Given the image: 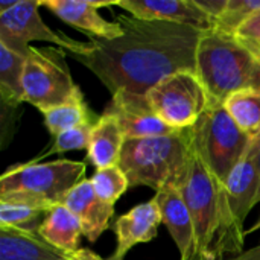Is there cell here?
<instances>
[{
    "instance_id": "9",
    "label": "cell",
    "mask_w": 260,
    "mask_h": 260,
    "mask_svg": "<svg viewBox=\"0 0 260 260\" xmlns=\"http://www.w3.org/2000/svg\"><path fill=\"white\" fill-rule=\"evenodd\" d=\"M154 113L171 128H192L207 110V93L195 72H178L160 81L146 94Z\"/></svg>"
},
{
    "instance_id": "8",
    "label": "cell",
    "mask_w": 260,
    "mask_h": 260,
    "mask_svg": "<svg viewBox=\"0 0 260 260\" xmlns=\"http://www.w3.org/2000/svg\"><path fill=\"white\" fill-rule=\"evenodd\" d=\"M180 192L193 224L195 254L192 260H215L213 245L219 222V183L195 151L187 175L180 184Z\"/></svg>"
},
{
    "instance_id": "5",
    "label": "cell",
    "mask_w": 260,
    "mask_h": 260,
    "mask_svg": "<svg viewBox=\"0 0 260 260\" xmlns=\"http://www.w3.org/2000/svg\"><path fill=\"white\" fill-rule=\"evenodd\" d=\"M260 172L253 140L248 152L233 169L224 184L219 183V222L213 245L215 260L230 253L242 254L245 232L244 224L251 209L259 203Z\"/></svg>"
},
{
    "instance_id": "4",
    "label": "cell",
    "mask_w": 260,
    "mask_h": 260,
    "mask_svg": "<svg viewBox=\"0 0 260 260\" xmlns=\"http://www.w3.org/2000/svg\"><path fill=\"white\" fill-rule=\"evenodd\" d=\"M84 161H29L9 168L0 178V201L24 203L50 210L62 204L66 195L84 181Z\"/></svg>"
},
{
    "instance_id": "13",
    "label": "cell",
    "mask_w": 260,
    "mask_h": 260,
    "mask_svg": "<svg viewBox=\"0 0 260 260\" xmlns=\"http://www.w3.org/2000/svg\"><path fill=\"white\" fill-rule=\"evenodd\" d=\"M40 3L64 23L88 34L91 38L113 40L122 34V26L117 21H108L99 14V8L116 5V2L43 0Z\"/></svg>"
},
{
    "instance_id": "25",
    "label": "cell",
    "mask_w": 260,
    "mask_h": 260,
    "mask_svg": "<svg viewBox=\"0 0 260 260\" xmlns=\"http://www.w3.org/2000/svg\"><path fill=\"white\" fill-rule=\"evenodd\" d=\"M257 9H260V0H229L213 29L233 37L239 26L245 23L248 17Z\"/></svg>"
},
{
    "instance_id": "33",
    "label": "cell",
    "mask_w": 260,
    "mask_h": 260,
    "mask_svg": "<svg viewBox=\"0 0 260 260\" xmlns=\"http://www.w3.org/2000/svg\"><path fill=\"white\" fill-rule=\"evenodd\" d=\"M259 229H260V221L257 222V224H256V225H253V227H251V229H250L247 233H253V232H256V230H259Z\"/></svg>"
},
{
    "instance_id": "21",
    "label": "cell",
    "mask_w": 260,
    "mask_h": 260,
    "mask_svg": "<svg viewBox=\"0 0 260 260\" xmlns=\"http://www.w3.org/2000/svg\"><path fill=\"white\" fill-rule=\"evenodd\" d=\"M235 123L250 137L260 134V90L245 88L232 93L222 104Z\"/></svg>"
},
{
    "instance_id": "10",
    "label": "cell",
    "mask_w": 260,
    "mask_h": 260,
    "mask_svg": "<svg viewBox=\"0 0 260 260\" xmlns=\"http://www.w3.org/2000/svg\"><path fill=\"white\" fill-rule=\"evenodd\" d=\"M40 2L18 0L15 6L0 14V44L9 50L27 56L30 41H47L72 55H85L90 50V41L82 43L69 38L64 34L52 30L41 18Z\"/></svg>"
},
{
    "instance_id": "22",
    "label": "cell",
    "mask_w": 260,
    "mask_h": 260,
    "mask_svg": "<svg viewBox=\"0 0 260 260\" xmlns=\"http://www.w3.org/2000/svg\"><path fill=\"white\" fill-rule=\"evenodd\" d=\"M44 125L47 131L56 137L61 133H66L72 128H76L84 123H96L98 120H93L91 111L84 101V94L73 99L69 104L53 107L43 113Z\"/></svg>"
},
{
    "instance_id": "18",
    "label": "cell",
    "mask_w": 260,
    "mask_h": 260,
    "mask_svg": "<svg viewBox=\"0 0 260 260\" xmlns=\"http://www.w3.org/2000/svg\"><path fill=\"white\" fill-rule=\"evenodd\" d=\"M125 143V134L119 122L104 113L91 133V142L88 146V158L96 169H107L119 166L122 148Z\"/></svg>"
},
{
    "instance_id": "6",
    "label": "cell",
    "mask_w": 260,
    "mask_h": 260,
    "mask_svg": "<svg viewBox=\"0 0 260 260\" xmlns=\"http://www.w3.org/2000/svg\"><path fill=\"white\" fill-rule=\"evenodd\" d=\"M189 129L195 154L221 184L227 181L254 140L235 123L224 105H207Z\"/></svg>"
},
{
    "instance_id": "29",
    "label": "cell",
    "mask_w": 260,
    "mask_h": 260,
    "mask_svg": "<svg viewBox=\"0 0 260 260\" xmlns=\"http://www.w3.org/2000/svg\"><path fill=\"white\" fill-rule=\"evenodd\" d=\"M67 260H104L101 256H98L96 253H93L91 250L87 248H79L76 253L69 254Z\"/></svg>"
},
{
    "instance_id": "27",
    "label": "cell",
    "mask_w": 260,
    "mask_h": 260,
    "mask_svg": "<svg viewBox=\"0 0 260 260\" xmlns=\"http://www.w3.org/2000/svg\"><path fill=\"white\" fill-rule=\"evenodd\" d=\"M233 38L260 61V9L253 12L248 20L239 26Z\"/></svg>"
},
{
    "instance_id": "28",
    "label": "cell",
    "mask_w": 260,
    "mask_h": 260,
    "mask_svg": "<svg viewBox=\"0 0 260 260\" xmlns=\"http://www.w3.org/2000/svg\"><path fill=\"white\" fill-rule=\"evenodd\" d=\"M229 0H193V3L213 21L216 23V20L221 17V14L224 12L225 6H227Z\"/></svg>"
},
{
    "instance_id": "31",
    "label": "cell",
    "mask_w": 260,
    "mask_h": 260,
    "mask_svg": "<svg viewBox=\"0 0 260 260\" xmlns=\"http://www.w3.org/2000/svg\"><path fill=\"white\" fill-rule=\"evenodd\" d=\"M18 0H11V2H6V0H0V14L2 12H6L8 9H11L12 6H15Z\"/></svg>"
},
{
    "instance_id": "11",
    "label": "cell",
    "mask_w": 260,
    "mask_h": 260,
    "mask_svg": "<svg viewBox=\"0 0 260 260\" xmlns=\"http://www.w3.org/2000/svg\"><path fill=\"white\" fill-rule=\"evenodd\" d=\"M104 113L119 122L125 139H146L177 133L154 113L146 96L120 91L111 98Z\"/></svg>"
},
{
    "instance_id": "2",
    "label": "cell",
    "mask_w": 260,
    "mask_h": 260,
    "mask_svg": "<svg viewBox=\"0 0 260 260\" xmlns=\"http://www.w3.org/2000/svg\"><path fill=\"white\" fill-rule=\"evenodd\" d=\"M193 155L190 129L146 139H125L119 166L129 187L146 186L158 192L178 186L187 175Z\"/></svg>"
},
{
    "instance_id": "14",
    "label": "cell",
    "mask_w": 260,
    "mask_h": 260,
    "mask_svg": "<svg viewBox=\"0 0 260 260\" xmlns=\"http://www.w3.org/2000/svg\"><path fill=\"white\" fill-rule=\"evenodd\" d=\"M160 224H163L161 212L154 198L119 216L113 227L117 239L116 250L108 260H123L131 248L152 241Z\"/></svg>"
},
{
    "instance_id": "1",
    "label": "cell",
    "mask_w": 260,
    "mask_h": 260,
    "mask_svg": "<svg viewBox=\"0 0 260 260\" xmlns=\"http://www.w3.org/2000/svg\"><path fill=\"white\" fill-rule=\"evenodd\" d=\"M122 34L113 40L90 38L85 55H73L111 93L146 96L165 78L195 72L203 30L169 21L117 15Z\"/></svg>"
},
{
    "instance_id": "26",
    "label": "cell",
    "mask_w": 260,
    "mask_h": 260,
    "mask_svg": "<svg viewBox=\"0 0 260 260\" xmlns=\"http://www.w3.org/2000/svg\"><path fill=\"white\" fill-rule=\"evenodd\" d=\"M96 123H84L76 128H72L66 133H61L55 137L52 146L43 152L38 158H34V161H38L43 157L53 155V154H64L69 151H79V149H88L91 142V133Z\"/></svg>"
},
{
    "instance_id": "17",
    "label": "cell",
    "mask_w": 260,
    "mask_h": 260,
    "mask_svg": "<svg viewBox=\"0 0 260 260\" xmlns=\"http://www.w3.org/2000/svg\"><path fill=\"white\" fill-rule=\"evenodd\" d=\"M69 254L47 244L38 233L0 227V260H67Z\"/></svg>"
},
{
    "instance_id": "24",
    "label": "cell",
    "mask_w": 260,
    "mask_h": 260,
    "mask_svg": "<svg viewBox=\"0 0 260 260\" xmlns=\"http://www.w3.org/2000/svg\"><path fill=\"white\" fill-rule=\"evenodd\" d=\"M90 183H91L96 195L102 201L113 204V206L129 187L128 178L123 174V171L120 169V166L98 169L94 172V175L91 177Z\"/></svg>"
},
{
    "instance_id": "15",
    "label": "cell",
    "mask_w": 260,
    "mask_h": 260,
    "mask_svg": "<svg viewBox=\"0 0 260 260\" xmlns=\"http://www.w3.org/2000/svg\"><path fill=\"white\" fill-rule=\"evenodd\" d=\"M62 206L79 219L82 233L88 242H96L110 227V219L114 216V206L96 195L90 180H84L75 186L62 200Z\"/></svg>"
},
{
    "instance_id": "16",
    "label": "cell",
    "mask_w": 260,
    "mask_h": 260,
    "mask_svg": "<svg viewBox=\"0 0 260 260\" xmlns=\"http://www.w3.org/2000/svg\"><path fill=\"white\" fill-rule=\"evenodd\" d=\"M155 203L160 207L163 224L168 227L181 260H192L195 254V233L189 209L178 186L169 184L155 192Z\"/></svg>"
},
{
    "instance_id": "3",
    "label": "cell",
    "mask_w": 260,
    "mask_h": 260,
    "mask_svg": "<svg viewBox=\"0 0 260 260\" xmlns=\"http://www.w3.org/2000/svg\"><path fill=\"white\" fill-rule=\"evenodd\" d=\"M195 75L201 81L209 105H222L239 90H260V61L232 35L215 29L203 34L197 49Z\"/></svg>"
},
{
    "instance_id": "30",
    "label": "cell",
    "mask_w": 260,
    "mask_h": 260,
    "mask_svg": "<svg viewBox=\"0 0 260 260\" xmlns=\"http://www.w3.org/2000/svg\"><path fill=\"white\" fill-rule=\"evenodd\" d=\"M229 260H260V245L259 247H254L242 254H238V256H233L232 259Z\"/></svg>"
},
{
    "instance_id": "19",
    "label": "cell",
    "mask_w": 260,
    "mask_h": 260,
    "mask_svg": "<svg viewBox=\"0 0 260 260\" xmlns=\"http://www.w3.org/2000/svg\"><path fill=\"white\" fill-rule=\"evenodd\" d=\"M38 235L47 244L66 254L76 253L79 250V239L84 236L79 219L62 204H58L49 210Z\"/></svg>"
},
{
    "instance_id": "12",
    "label": "cell",
    "mask_w": 260,
    "mask_h": 260,
    "mask_svg": "<svg viewBox=\"0 0 260 260\" xmlns=\"http://www.w3.org/2000/svg\"><path fill=\"white\" fill-rule=\"evenodd\" d=\"M116 6L142 20L178 23L203 32L215 27V23L193 3V0H120L116 2Z\"/></svg>"
},
{
    "instance_id": "7",
    "label": "cell",
    "mask_w": 260,
    "mask_h": 260,
    "mask_svg": "<svg viewBox=\"0 0 260 260\" xmlns=\"http://www.w3.org/2000/svg\"><path fill=\"white\" fill-rule=\"evenodd\" d=\"M23 93L24 102L41 113L82 96L70 75L64 50L32 46L24 62Z\"/></svg>"
},
{
    "instance_id": "23",
    "label": "cell",
    "mask_w": 260,
    "mask_h": 260,
    "mask_svg": "<svg viewBox=\"0 0 260 260\" xmlns=\"http://www.w3.org/2000/svg\"><path fill=\"white\" fill-rule=\"evenodd\" d=\"M49 210L24 203L0 201V227L38 233Z\"/></svg>"
},
{
    "instance_id": "32",
    "label": "cell",
    "mask_w": 260,
    "mask_h": 260,
    "mask_svg": "<svg viewBox=\"0 0 260 260\" xmlns=\"http://www.w3.org/2000/svg\"><path fill=\"white\" fill-rule=\"evenodd\" d=\"M254 143H256V155H257V166H259V172H260V134L254 139ZM259 201H260V195H259Z\"/></svg>"
},
{
    "instance_id": "20",
    "label": "cell",
    "mask_w": 260,
    "mask_h": 260,
    "mask_svg": "<svg viewBox=\"0 0 260 260\" xmlns=\"http://www.w3.org/2000/svg\"><path fill=\"white\" fill-rule=\"evenodd\" d=\"M24 56L0 44V99L3 105L18 108L24 102Z\"/></svg>"
}]
</instances>
